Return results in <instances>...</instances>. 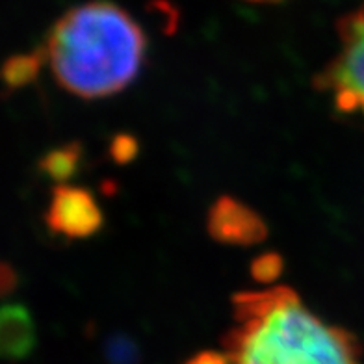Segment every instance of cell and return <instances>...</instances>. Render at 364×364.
Returning a JSON list of instances; mask_svg holds the SVG:
<instances>
[{
    "instance_id": "cell-1",
    "label": "cell",
    "mask_w": 364,
    "mask_h": 364,
    "mask_svg": "<svg viewBox=\"0 0 364 364\" xmlns=\"http://www.w3.org/2000/svg\"><path fill=\"white\" fill-rule=\"evenodd\" d=\"M229 364H360V344L331 326L288 287L232 297V326L223 336Z\"/></svg>"
},
{
    "instance_id": "cell-2",
    "label": "cell",
    "mask_w": 364,
    "mask_h": 364,
    "mask_svg": "<svg viewBox=\"0 0 364 364\" xmlns=\"http://www.w3.org/2000/svg\"><path fill=\"white\" fill-rule=\"evenodd\" d=\"M144 30L110 2H87L60 17L45 58L56 82L82 99H102L125 90L145 60Z\"/></svg>"
},
{
    "instance_id": "cell-3",
    "label": "cell",
    "mask_w": 364,
    "mask_h": 364,
    "mask_svg": "<svg viewBox=\"0 0 364 364\" xmlns=\"http://www.w3.org/2000/svg\"><path fill=\"white\" fill-rule=\"evenodd\" d=\"M318 87L338 110L364 119V6L338 23V50L318 77Z\"/></svg>"
},
{
    "instance_id": "cell-4",
    "label": "cell",
    "mask_w": 364,
    "mask_h": 364,
    "mask_svg": "<svg viewBox=\"0 0 364 364\" xmlns=\"http://www.w3.org/2000/svg\"><path fill=\"white\" fill-rule=\"evenodd\" d=\"M45 221L54 235L71 240L90 238L102 227V210L84 188L58 184L50 193Z\"/></svg>"
},
{
    "instance_id": "cell-5",
    "label": "cell",
    "mask_w": 364,
    "mask_h": 364,
    "mask_svg": "<svg viewBox=\"0 0 364 364\" xmlns=\"http://www.w3.org/2000/svg\"><path fill=\"white\" fill-rule=\"evenodd\" d=\"M206 227L212 238L230 245L259 244L268 232L262 218L232 197H220L210 206Z\"/></svg>"
},
{
    "instance_id": "cell-6",
    "label": "cell",
    "mask_w": 364,
    "mask_h": 364,
    "mask_svg": "<svg viewBox=\"0 0 364 364\" xmlns=\"http://www.w3.org/2000/svg\"><path fill=\"white\" fill-rule=\"evenodd\" d=\"M38 346V327L30 311L19 303L0 305V359L23 360Z\"/></svg>"
},
{
    "instance_id": "cell-7",
    "label": "cell",
    "mask_w": 364,
    "mask_h": 364,
    "mask_svg": "<svg viewBox=\"0 0 364 364\" xmlns=\"http://www.w3.org/2000/svg\"><path fill=\"white\" fill-rule=\"evenodd\" d=\"M80 154L82 151L78 144H68L45 154L39 162V168L48 178H53L58 184H63L77 173Z\"/></svg>"
},
{
    "instance_id": "cell-8",
    "label": "cell",
    "mask_w": 364,
    "mask_h": 364,
    "mask_svg": "<svg viewBox=\"0 0 364 364\" xmlns=\"http://www.w3.org/2000/svg\"><path fill=\"white\" fill-rule=\"evenodd\" d=\"M43 60L45 54L41 53L17 54V56H11L10 60H6L2 69H0L2 82H4L8 87H11V90L26 86V84H30V82L38 77Z\"/></svg>"
},
{
    "instance_id": "cell-9",
    "label": "cell",
    "mask_w": 364,
    "mask_h": 364,
    "mask_svg": "<svg viewBox=\"0 0 364 364\" xmlns=\"http://www.w3.org/2000/svg\"><path fill=\"white\" fill-rule=\"evenodd\" d=\"M283 269V262L279 255H262L253 262V275L259 283H269Z\"/></svg>"
},
{
    "instance_id": "cell-10",
    "label": "cell",
    "mask_w": 364,
    "mask_h": 364,
    "mask_svg": "<svg viewBox=\"0 0 364 364\" xmlns=\"http://www.w3.org/2000/svg\"><path fill=\"white\" fill-rule=\"evenodd\" d=\"M108 359H110L112 364H136L138 355H136V350L129 342L115 341L108 348Z\"/></svg>"
},
{
    "instance_id": "cell-11",
    "label": "cell",
    "mask_w": 364,
    "mask_h": 364,
    "mask_svg": "<svg viewBox=\"0 0 364 364\" xmlns=\"http://www.w3.org/2000/svg\"><path fill=\"white\" fill-rule=\"evenodd\" d=\"M19 287V275L14 266L0 260V297H8Z\"/></svg>"
},
{
    "instance_id": "cell-12",
    "label": "cell",
    "mask_w": 364,
    "mask_h": 364,
    "mask_svg": "<svg viewBox=\"0 0 364 364\" xmlns=\"http://www.w3.org/2000/svg\"><path fill=\"white\" fill-rule=\"evenodd\" d=\"M184 364H229V360H227V355L220 351H201Z\"/></svg>"
},
{
    "instance_id": "cell-13",
    "label": "cell",
    "mask_w": 364,
    "mask_h": 364,
    "mask_svg": "<svg viewBox=\"0 0 364 364\" xmlns=\"http://www.w3.org/2000/svg\"><path fill=\"white\" fill-rule=\"evenodd\" d=\"M251 2H275V0H251Z\"/></svg>"
}]
</instances>
